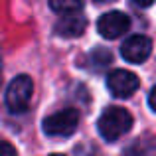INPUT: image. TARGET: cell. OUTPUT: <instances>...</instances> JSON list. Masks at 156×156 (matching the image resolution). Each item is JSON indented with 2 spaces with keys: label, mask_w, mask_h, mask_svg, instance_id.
<instances>
[{
  "label": "cell",
  "mask_w": 156,
  "mask_h": 156,
  "mask_svg": "<svg viewBox=\"0 0 156 156\" xmlns=\"http://www.w3.org/2000/svg\"><path fill=\"white\" fill-rule=\"evenodd\" d=\"M97 129H99V134L105 140L109 142L119 140L122 134H126L133 129V115L122 107H109L99 117Z\"/></svg>",
  "instance_id": "obj_1"
},
{
  "label": "cell",
  "mask_w": 156,
  "mask_h": 156,
  "mask_svg": "<svg viewBox=\"0 0 156 156\" xmlns=\"http://www.w3.org/2000/svg\"><path fill=\"white\" fill-rule=\"evenodd\" d=\"M32 93H34L32 77H28V75L14 77L6 89V107L10 109V113H14V115L24 113L32 101Z\"/></svg>",
  "instance_id": "obj_2"
},
{
  "label": "cell",
  "mask_w": 156,
  "mask_h": 156,
  "mask_svg": "<svg viewBox=\"0 0 156 156\" xmlns=\"http://www.w3.org/2000/svg\"><path fill=\"white\" fill-rule=\"evenodd\" d=\"M79 125V113L75 109H63L44 119L42 126L48 136H71Z\"/></svg>",
  "instance_id": "obj_3"
},
{
  "label": "cell",
  "mask_w": 156,
  "mask_h": 156,
  "mask_svg": "<svg viewBox=\"0 0 156 156\" xmlns=\"http://www.w3.org/2000/svg\"><path fill=\"white\" fill-rule=\"evenodd\" d=\"M130 28V18L121 10H111L97 20V32L105 40H117Z\"/></svg>",
  "instance_id": "obj_4"
},
{
  "label": "cell",
  "mask_w": 156,
  "mask_h": 156,
  "mask_svg": "<svg viewBox=\"0 0 156 156\" xmlns=\"http://www.w3.org/2000/svg\"><path fill=\"white\" fill-rule=\"evenodd\" d=\"M107 89L117 99H126L138 89V77L126 69H115L107 77Z\"/></svg>",
  "instance_id": "obj_5"
},
{
  "label": "cell",
  "mask_w": 156,
  "mask_h": 156,
  "mask_svg": "<svg viewBox=\"0 0 156 156\" xmlns=\"http://www.w3.org/2000/svg\"><path fill=\"white\" fill-rule=\"evenodd\" d=\"M150 53H152V40L142 34L129 36L121 46V55L129 63H142L150 57Z\"/></svg>",
  "instance_id": "obj_6"
},
{
  "label": "cell",
  "mask_w": 156,
  "mask_h": 156,
  "mask_svg": "<svg viewBox=\"0 0 156 156\" xmlns=\"http://www.w3.org/2000/svg\"><path fill=\"white\" fill-rule=\"evenodd\" d=\"M85 30H87V18L77 16V14L63 16L53 26V32L57 36H61V38H79Z\"/></svg>",
  "instance_id": "obj_7"
},
{
  "label": "cell",
  "mask_w": 156,
  "mask_h": 156,
  "mask_svg": "<svg viewBox=\"0 0 156 156\" xmlns=\"http://www.w3.org/2000/svg\"><path fill=\"white\" fill-rule=\"evenodd\" d=\"M83 0H50V8L57 14H75L77 10H81Z\"/></svg>",
  "instance_id": "obj_8"
},
{
  "label": "cell",
  "mask_w": 156,
  "mask_h": 156,
  "mask_svg": "<svg viewBox=\"0 0 156 156\" xmlns=\"http://www.w3.org/2000/svg\"><path fill=\"white\" fill-rule=\"evenodd\" d=\"M91 61L101 69V67H107V65L113 61V55H111V51L107 50V48H95V50L91 51Z\"/></svg>",
  "instance_id": "obj_9"
},
{
  "label": "cell",
  "mask_w": 156,
  "mask_h": 156,
  "mask_svg": "<svg viewBox=\"0 0 156 156\" xmlns=\"http://www.w3.org/2000/svg\"><path fill=\"white\" fill-rule=\"evenodd\" d=\"M0 156H18L16 148L6 140H0Z\"/></svg>",
  "instance_id": "obj_10"
},
{
  "label": "cell",
  "mask_w": 156,
  "mask_h": 156,
  "mask_svg": "<svg viewBox=\"0 0 156 156\" xmlns=\"http://www.w3.org/2000/svg\"><path fill=\"white\" fill-rule=\"evenodd\" d=\"M148 105H150V109L156 113V85L152 87V91H150V95H148Z\"/></svg>",
  "instance_id": "obj_11"
},
{
  "label": "cell",
  "mask_w": 156,
  "mask_h": 156,
  "mask_svg": "<svg viewBox=\"0 0 156 156\" xmlns=\"http://www.w3.org/2000/svg\"><path fill=\"white\" fill-rule=\"evenodd\" d=\"M136 6H140V8H148V6H152L154 4V0H133Z\"/></svg>",
  "instance_id": "obj_12"
},
{
  "label": "cell",
  "mask_w": 156,
  "mask_h": 156,
  "mask_svg": "<svg viewBox=\"0 0 156 156\" xmlns=\"http://www.w3.org/2000/svg\"><path fill=\"white\" fill-rule=\"evenodd\" d=\"M95 2H99V4H103V2H109V0H95Z\"/></svg>",
  "instance_id": "obj_13"
},
{
  "label": "cell",
  "mask_w": 156,
  "mask_h": 156,
  "mask_svg": "<svg viewBox=\"0 0 156 156\" xmlns=\"http://www.w3.org/2000/svg\"><path fill=\"white\" fill-rule=\"evenodd\" d=\"M50 156H65V154H50Z\"/></svg>",
  "instance_id": "obj_14"
},
{
  "label": "cell",
  "mask_w": 156,
  "mask_h": 156,
  "mask_svg": "<svg viewBox=\"0 0 156 156\" xmlns=\"http://www.w3.org/2000/svg\"><path fill=\"white\" fill-rule=\"evenodd\" d=\"M0 85H2V75H0Z\"/></svg>",
  "instance_id": "obj_15"
}]
</instances>
